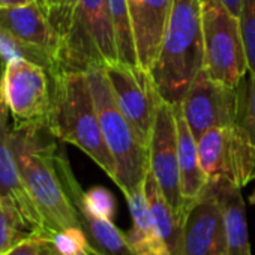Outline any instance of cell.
Here are the masks:
<instances>
[{
    "label": "cell",
    "mask_w": 255,
    "mask_h": 255,
    "mask_svg": "<svg viewBox=\"0 0 255 255\" xmlns=\"http://www.w3.org/2000/svg\"><path fill=\"white\" fill-rule=\"evenodd\" d=\"M108 5H110L119 62L131 66H138L135 39H134V30H132V21L129 15L128 0H108Z\"/></svg>",
    "instance_id": "20"
},
{
    "label": "cell",
    "mask_w": 255,
    "mask_h": 255,
    "mask_svg": "<svg viewBox=\"0 0 255 255\" xmlns=\"http://www.w3.org/2000/svg\"><path fill=\"white\" fill-rule=\"evenodd\" d=\"M149 170L177 219L185 218L177 153V126L174 105L159 101L149 140Z\"/></svg>",
    "instance_id": "8"
},
{
    "label": "cell",
    "mask_w": 255,
    "mask_h": 255,
    "mask_svg": "<svg viewBox=\"0 0 255 255\" xmlns=\"http://www.w3.org/2000/svg\"><path fill=\"white\" fill-rule=\"evenodd\" d=\"M204 69L201 0H173L150 77L162 101L177 105Z\"/></svg>",
    "instance_id": "3"
},
{
    "label": "cell",
    "mask_w": 255,
    "mask_h": 255,
    "mask_svg": "<svg viewBox=\"0 0 255 255\" xmlns=\"http://www.w3.org/2000/svg\"><path fill=\"white\" fill-rule=\"evenodd\" d=\"M80 218L83 230L98 252L102 255H135L126 240V234L113 221L99 219L86 213H80Z\"/></svg>",
    "instance_id": "19"
},
{
    "label": "cell",
    "mask_w": 255,
    "mask_h": 255,
    "mask_svg": "<svg viewBox=\"0 0 255 255\" xmlns=\"http://www.w3.org/2000/svg\"><path fill=\"white\" fill-rule=\"evenodd\" d=\"M41 2H42V0H41Z\"/></svg>",
    "instance_id": "35"
},
{
    "label": "cell",
    "mask_w": 255,
    "mask_h": 255,
    "mask_svg": "<svg viewBox=\"0 0 255 255\" xmlns=\"http://www.w3.org/2000/svg\"><path fill=\"white\" fill-rule=\"evenodd\" d=\"M209 183L213 188L224 213L225 255H252L242 188L222 177L209 180Z\"/></svg>",
    "instance_id": "15"
},
{
    "label": "cell",
    "mask_w": 255,
    "mask_h": 255,
    "mask_svg": "<svg viewBox=\"0 0 255 255\" xmlns=\"http://www.w3.org/2000/svg\"><path fill=\"white\" fill-rule=\"evenodd\" d=\"M249 201H251V204H255V191L251 194V197H249Z\"/></svg>",
    "instance_id": "34"
},
{
    "label": "cell",
    "mask_w": 255,
    "mask_h": 255,
    "mask_svg": "<svg viewBox=\"0 0 255 255\" xmlns=\"http://www.w3.org/2000/svg\"><path fill=\"white\" fill-rule=\"evenodd\" d=\"M2 99L17 128H45L51 104V75L41 65L26 59L6 63Z\"/></svg>",
    "instance_id": "7"
},
{
    "label": "cell",
    "mask_w": 255,
    "mask_h": 255,
    "mask_svg": "<svg viewBox=\"0 0 255 255\" xmlns=\"http://www.w3.org/2000/svg\"><path fill=\"white\" fill-rule=\"evenodd\" d=\"M239 117L237 123L246 131L255 147V74L248 72L239 86Z\"/></svg>",
    "instance_id": "25"
},
{
    "label": "cell",
    "mask_w": 255,
    "mask_h": 255,
    "mask_svg": "<svg viewBox=\"0 0 255 255\" xmlns=\"http://www.w3.org/2000/svg\"><path fill=\"white\" fill-rule=\"evenodd\" d=\"M32 2H41V0H0V6H21Z\"/></svg>",
    "instance_id": "30"
},
{
    "label": "cell",
    "mask_w": 255,
    "mask_h": 255,
    "mask_svg": "<svg viewBox=\"0 0 255 255\" xmlns=\"http://www.w3.org/2000/svg\"><path fill=\"white\" fill-rule=\"evenodd\" d=\"M239 20L248 56V68L251 74H255V0H243Z\"/></svg>",
    "instance_id": "26"
},
{
    "label": "cell",
    "mask_w": 255,
    "mask_h": 255,
    "mask_svg": "<svg viewBox=\"0 0 255 255\" xmlns=\"http://www.w3.org/2000/svg\"><path fill=\"white\" fill-rule=\"evenodd\" d=\"M222 5L237 18H240L242 14V6H243V0H221Z\"/></svg>",
    "instance_id": "29"
},
{
    "label": "cell",
    "mask_w": 255,
    "mask_h": 255,
    "mask_svg": "<svg viewBox=\"0 0 255 255\" xmlns=\"http://www.w3.org/2000/svg\"><path fill=\"white\" fill-rule=\"evenodd\" d=\"M143 189H144V195L147 198V204H149L152 218H153L161 236L164 237L171 254L179 255L182 224L177 219V216L174 215V212L170 207V204L167 203V200L164 198V195H162L153 174L150 173V170L146 176Z\"/></svg>",
    "instance_id": "18"
},
{
    "label": "cell",
    "mask_w": 255,
    "mask_h": 255,
    "mask_svg": "<svg viewBox=\"0 0 255 255\" xmlns=\"http://www.w3.org/2000/svg\"><path fill=\"white\" fill-rule=\"evenodd\" d=\"M105 144L114 159L116 174L113 182L125 198L143 188L149 173V144L140 137L134 125L120 110L105 66L86 71Z\"/></svg>",
    "instance_id": "4"
},
{
    "label": "cell",
    "mask_w": 255,
    "mask_h": 255,
    "mask_svg": "<svg viewBox=\"0 0 255 255\" xmlns=\"http://www.w3.org/2000/svg\"><path fill=\"white\" fill-rule=\"evenodd\" d=\"M116 62L119 54L108 0H80L62 39L57 69L86 72Z\"/></svg>",
    "instance_id": "5"
},
{
    "label": "cell",
    "mask_w": 255,
    "mask_h": 255,
    "mask_svg": "<svg viewBox=\"0 0 255 255\" xmlns=\"http://www.w3.org/2000/svg\"><path fill=\"white\" fill-rule=\"evenodd\" d=\"M0 26L23 42L51 54L57 69L62 36L51 24L41 2L21 6H0Z\"/></svg>",
    "instance_id": "14"
},
{
    "label": "cell",
    "mask_w": 255,
    "mask_h": 255,
    "mask_svg": "<svg viewBox=\"0 0 255 255\" xmlns=\"http://www.w3.org/2000/svg\"><path fill=\"white\" fill-rule=\"evenodd\" d=\"M47 237L41 234H32L30 237L24 239L15 248H12L6 255H41L42 243Z\"/></svg>",
    "instance_id": "27"
},
{
    "label": "cell",
    "mask_w": 255,
    "mask_h": 255,
    "mask_svg": "<svg viewBox=\"0 0 255 255\" xmlns=\"http://www.w3.org/2000/svg\"><path fill=\"white\" fill-rule=\"evenodd\" d=\"M179 255H225L224 213L210 183L182 221Z\"/></svg>",
    "instance_id": "11"
},
{
    "label": "cell",
    "mask_w": 255,
    "mask_h": 255,
    "mask_svg": "<svg viewBox=\"0 0 255 255\" xmlns=\"http://www.w3.org/2000/svg\"><path fill=\"white\" fill-rule=\"evenodd\" d=\"M0 56H2L5 63L12 59H26L29 62L44 66L50 72L56 71V60L51 54L38 47L23 42L2 26H0Z\"/></svg>",
    "instance_id": "21"
},
{
    "label": "cell",
    "mask_w": 255,
    "mask_h": 255,
    "mask_svg": "<svg viewBox=\"0 0 255 255\" xmlns=\"http://www.w3.org/2000/svg\"><path fill=\"white\" fill-rule=\"evenodd\" d=\"M138 68L150 72L164 38L173 0H128Z\"/></svg>",
    "instance_id": "13"
},
{
    "label": "cell",
    "mask_w": 255,
    "mask_h": 255,
    "mask_svg": "<svg viewBox=\"0 0 255 255\" xmlns=\"http://www.w3.org/2000/svg\"><path fill=\"white\" fill-rule=\"evenodd\" d=\"M50 75L51 104L45 129L51 137L86 153L113 180L116 165L101 131L86 72L57 69Z\"/></svg>",
    "instance_id": "2"
},
{
    "label": "cell",
    "mask_w": 255,
    "mask_h": 255,
    "mask_svg": "<svg viewBox=\"0 0 255 255\" xmlns=\"http://www.w3.org/2000/svg\"><path fill=\"white\" fill-rule=\"evenodd\" d=\"M63 3H65V0H42V2H41V5L44 6V9H45V12H47V15H48L53 26L59 20Z\"/></svg>",
    "instance_id": "28"
},
{
    "label": "cell",
    "mask_w": 255,
    "mask_h": 255,
    "mask_svg": "<svg viewBox=\"0 0 255 255\" xmlns=\"http://www.w3.org/2000/svg\"><path fill=\"white\" fill-rule=\"evenodd\" d=\"M126 201L131 213V228L125 234L132 252L135 255H173L152 218L144 189H138Z\"/></svg>",
    "instance_id": "17"
},
{
    "label": "cell",
    "mask_w": 255,
    "mask_h": 255,
    "mask_svg": "<svg viewBox=\"0 0 255 255\" xmlns=\"http://www.w3.org/2000/svg\"><path fill=\"white\" fill-rule=\"evenodd\" d=\"M47 240L60 255H87L93 248L83 227L56 231Z\"/></svg>",
    "instance_id": "24"
},
{
    "label": "cell",
    "mask_w": 255,
    "mask_h": 255,
    "mask_svg": "<svg viewBox=\"0 0 255 255\" xmlns=\"http://www.w3.org/2000/svg\"><path fill=\"white\" fill-rule=\"evenodd\" d=\"M5 68H6V63H5V60L2 59V56H0V101H2V81H3Z\"/></svg>",
    "instance_id": "32"
},
{
    "label": "cell",
    "mask_w": 255,
    "mask_h": 255,
    "mask_svg": "<svg viewBox=\"0 0 255 255\" xmlns=\"http://www.w3.org/2000/svg\"><path fill=\"white\" fill-rule=\"evenodd\" d=\"M176 126H177V153L180 167V185L182 197L185 203V215L188 209L195 203V200L206 189L209 179L201 170L197 149V138L191 132L189 126L183 117V113L177 105H174Z\"/></svg>",
    "instance_id": "16"
},
{
    "label": "cell",
    "mask_w": 255,
    "mask_h": 255,
    "mask_svg": "<svg viewBox=\"0 0 255 255\" xmlns=\"http://www.w3.org/2000/svg\"><path fill=\"white\" fill-rule=\"evenodd\" d=\"M11 114L2 99L0 101V198L8 201L18 212L29 233L47 237L45 224L24 185L15 153L11 147Z\"/></svg>",
    "instance_id": "12"
},
{
    "label": "cell",
    "mask_w": 255,
    "mask_h": 255,
    "mask_svg": "<svg viewBox=\"0 0 255 255\" xmlns=\"http://www.w3.org/2000/svg\"><path fill=\"white\" fill-rule=\"evenodd\" d=\"M45 128H11V147L24 185L47 230V239L60 230L81 227L74 195L81 189L65 155L42 137Z\"/></svg>",
    "instance_id": "1"
},
{
    "label": "cell",
    "mask_w": 255,
    "mask_h": 255,
    "mask_svg": "<svg viewBox=\"0 0 255 255\" xmlns=\"http://www.w3.org/2000/svg\"><path fill=\"white\" fill-rule=\"evenodd\" d=\"M114 98L144 143L149 144L161 96L149 72L122 62L105 66Z\"/></svg>",
    "instance_id": "10"
},
{
    "label": "cell",
    "mask_w": 255,
    "mask_h": 255,
    "mask_svg": "<svg viewBox=\"0 0 255 255\" xmlns=\"http://www.w3.org/2000/svg\"><path fill=\"white\" fill-rule=\"evenodd\" d=\"M201 26L206 72L225 86L239 87L249 72L240 20L221 0H201Z\"/></svg>",
    "instance_id": "6"
},
{
    "label": "cell",
    "mask_w": 255,
    "mask_h": 255,
    "mask_svg": "<svg viewBox=\"0 0 255 255\" xmlns=\"http://www.w3.org/2000/svg\"><path fill=\"white\" fill-rule=\"evenodd\" d=\"M87 255H102V254H101V252H98V251H96L95 248H92V251H90V252H89Z\"/></svg>",
    "instance_id": "33"
},
{
    "label": "cell",
    "mask_w": 255,
    "mask_h": 255,
    "mask_svg": "<svg viewBox=\"0 0 255 255\" xmlns=\"http://www.w3.org/2000/svg\"><path fill=\"white\" fill-rule=\"evenodd\" d=\"M41 255H60L51 245H50V242L45 239L44 240V243H42V249H41Z\"/></svg>",
    "instance_id": "31"
},
{
    "label": "cell",
    "mask_w": 255,
    "mask_h": 255,
    "mask_svg": "<svg viewBox=\"0 0 255 255\" xmlns=\"http://www.w3.org/2000/svg\"><path fill=\"white\" fill-rule=\"evenodd\" d=\"M74 203L80 213H86L99 219L113 221L116 215V198L102 186H93L87 191H80L74 197Z\"/></svg>",
    "instance_id": "22"
},
{
    "label": "cell",
    "mask_w": 255,
    "mask_h": 255,
    "mask_svg": "<svg viewBox=\"0 0 255 255\" xmlns=\"http://www.w3.org/2000/svg\"><path fill=\"white\" fill-rule=\"evenodd\" d=\"M30 236L32 233L24 227L18 212L8 201L0 198V255H6Z\"/></svg>",
    "instance_id": "23"
},
{
    "label": "cell",
    "mask_w": 255,
    "mask_h": 255,
    "mask_svg": "<svg viewBox=\"0 0 255 255\" xmlns=\"http://www.w3.org/2000/svg\"><path fill=\"white\" fill-rule=\"evenodd\" d=\"M239 105V87H230L213 80L206 69L198 72L179 104L195 138L212 128H224L237 123Z\"/></svg>",
    "instance_id": "9"
}]
</instances>
